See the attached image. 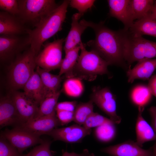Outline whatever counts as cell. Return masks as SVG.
<instances>
[{
  "instance_id": "cell-1",
  "label": "cell",
  "mask_w": 156,
  "mask_h": 156,
  "mask_svg": "<svg viewBox=\"0 0 156 156\" xmlns=\"http://www.w3.org/2000/svg\"><path fill=\"white\" fill-rule=\"evenodd\" d=\"M80 22L87 27L92 28L94 31L95 39L89 40L86 44L91 50L98 53L109 65L127 67L124 57L123 29L112 30L106 27L103 22L96 23L83 19Z\"/></svg>"
},
{
  "instance_id": "cell-2",
  "label": "cell",
  "mask_w": 156,
  "mask_h": 156,
  "mask_svg": "<svg viewBox=\"0 0 156 156\" xmlns=\"http://www.w3.org/2000/svg\"><path fill=\"white\" fill-rule=\"evenodd\" d=\"M70 1H64L34 29H28L27 35L30 48L36 56L44 42L62 29Z\"/></svg>"
},
{
  "instance_id": "cell-3",
  "label": "cell",
  "mask_w": 156,
  "mask_h": 156,
  "mask_svg": "<svg viewBox=\"0 0 156 156\" xmlns=\"http://www.w3.org/2000/svg\"><path fill=\"white\" fill-rule=\"evenodd\" d=\"M86 45L81 42V52L74 68L73 74L82 79L94 80L98 75L108 74L109 63L95 51H87Z\"/></svg>"
},
{
  "instance_id": "cell-4",
  "label": "cell",
  "mask_w": 156,
  "mask_h": 156,
  "mask_svg": "<svg viewBox=\"0 0 156 156\" xmlns=\"http://www.w3.org/2000/svg\"><path fill=\"white\" fill-rule=\"evenodd\" d=\"M36 55L29 47L18 55L11 63L8 73V84L12 90L23 88L37 66Z\"/></svg>"
},
{
  "instance_id": "cell-5",
  "label": "cell",
  "mask_w": 156,
  "mask_h": 156,
  "mask_svg": "<svg viewBox=\"0 0 156 156\" xmlns=\"http://www.w3.org/2000/svg\"><path fill=\"white\" fill-rule=\"evenodd\" d=\"M17 17L25 25L35 27L58 5L54 0H18Z\"/></svg>"
},
{
  "instance_id": "cell-6",
  "label": "cell",
  "mask_w": 156,
  "mask_h": 156,
  "mask_svg": "<svg viewBox=\"0 0 156 156\" xmlns=\"http://www.w3.org/2000/svg\"><path fill=\"white\" fill-rule=\"evenodd\" d=\"M123 30L124 57L129 65L144 59L156 57V42L134 36L128 30Z\"/></svg>"
},
{
  "instance_id": "cell-7",
  "label": "cell",
  "mask_w": 156,
  "mask_h": 156,
  "mask_svg": "<svg viewBox=\"0 0 156 156\" xmlns=\"http://www.w3.org/2000/svg\"><path fill=\"white\" fill-rule=\"evenodd\" d=\"M64 41V38H58L44 43L43 49L36 57L37 66L49 72L60 68L63 60L62 50Z\"/></svg>"
},
{
  "instance_id": "cell-8",
  "label": "cell",
  "mask_w": 156,
  "mask_h": 156,
  "mask_svg": "<svg viewBox=\"0 0 156 156\" xmlns=\"http://www.w3.org/2000/svg\"><path fill=\"white\" fill-rule=\"evenodd\" d=\"M90 100L108 116L115 124H119L121 118L117 114L115 95L108 87H99L93 89Z\"/></svg>"
},
{
  "instance_id": "cell-9",
  "label": "cell",
  "mask_w": 156,
  "mask_h": 156,
  "mask_svg": "<svg viewBox=\"0 0 156 156\" xmlns=\"http://www.w3.org/2000/svg\"><path fill=\"white\" fill-rule=\"evenodd\" d=\"M1 134L21 154L29 148L44 141L40 136L16 127L12 129H6Z\"/></svg>"
},
{
  "instance_id": "cell-10",
  "label": "cell",
  "mask_w": 156,
  "mask_h": 156,
  "mask_svg": "<svg viewBox=\"0 0 156 156\" xmlns=\"http://www.w3.org/2000/svg\"><path fill=\"white\" fill-rule=\"evenodd\" d=\"M29 45L30 47L28 36L23 38L21 35H0L1 62H6L11 60L14 56L16 57Z\"/></svg>"
},
{
  "instance_id": "cell-11",
  "label": "cell",
  "mask_w": 156,
  "mask_h": 156,
  "mask_svg": "<svg viewBox=\"0 0 156 156\" xmlns=\"http://www.w3.org/2000/svg\"><path fill=\"white\" fill-rule=\"evenodd\" d=\"M101 151L110 156H156V147L154 145L144 149L131 140L103 148Z\"/></svg>"
},
{
  "instance_id": "cell-12",
  "label": "cell",
  "mask_w": 156,
  "mask_h": 156,
  "mask_svg": "<svg viewBox=\"0 0 156 156\" xmlns=\"http://www.w3.org/2000/svg\"><path fill=\"white\" fill-rule=\"evenodd\" d=\"M61 125L56 112L37 118H33L15 127L40 136L48 134Z\"/></svg>"
},
{
  "instance_id": "cell-13",
  "label": "cell",
  "mask_w": 156,
  "mask_h": 156,
  "mask_svg": "<svg viewBox=\"0 0 156 156\" xmlns=\"http://www.w3.org/2000/svg\"><path fill=\"white\" fill-rule=\"evenodd\" d=\"M10 95L16 107L21 124L34 118L39 106L37 103L27 96L24 92L12 90Z\"/></svg>"
},
{
  "instance_id": "cell-14",
  "label": "cell",
  "mask_w": 156,
  "mask_h": 156,
  "mask_svg": "<svg viewBox=\"0 0 156 156\" xmlns=\"http://www.w3.org/2000/svg\"><path fill=\"white\" fill-rule=\"evenodd\" d=\"M91 129H87L77 124L61 128H56L47 135L54 141H61L73 144L81 143L86 136L90 135Z\"/></svg>"
},
{
  "instance_id": "cell-15",
  "label": "cell",
  "mask_w": 156,
  "mask_h": 156,
  "mask_svg": "<svg viewBox=\"0 0 156 156\" xmlns=\"http://www.w3.org/2000/svg\"><path fill=\"white\" fill-rule=\"evenodd\" d=\"M110 16L115 18L123 24L124 29L128 30L134 22L130 9V0H107Z\"/></svg>"
},
{
  "instance_id": "cell-16",
  "label": "cell",
  "mask_w": 156,
  "mask_h": 156,
  "mask_svg": "<svg viewBox=\"0 0 156 156\" xmlns=\"http://www.w3.org/2000/svg\"><path fill=\"white\" fill-rule=\"evenodd\" d=\"M21 124L16 107L10 94L1 97L0 100V129L13 125L17 126Z\"/></svg>"
},
{
  "instance_id": "cell-17",
  "label": "cell",
  "mask_w": 156,
  "mask_h": 156,
  "mask_svg": "<svg viewBox=\"0 0 156 156\" xmlns=\"http://www.w3.org/2000/svg\"><path fill=\"white\" fill-rule=\"evenodd\" d=\"M28 29L17 16L4 11H0V35H21L25 33L27 34Z\"/></svg>"
},
{
  "instance_id": "cell-18",
  "label": "cell",
  "mask_w": 156,
  "mask_h": 156,
  "mask_svg": "<svg viewBox=\"0 0 156 156\" xmlns=\"http://www.w3.org/2000/svg\"><path fill=\"white\" fill-rule=\"evenodd\" d=\"M156 69V59L145 58L138 62L131 69L127 72L128 82L132 83L136 79L144 80L149 79L150 77Z\"/></svg>"
},
{
  "instance_id": "cell-19",
  "label": "cell",
  "mask_w": 156,
  "mask_h": 156,
  "mask_svg": "<svg viewBox=\"0 0 156 156\" xmlns=\"http://www.w3.org/2000/svg\"><path fill=\"white\" fill-rule=\"evenodd\" d=\"M144 107H138V114L135 125L136 143L142 147L145 143L156 140V135L152 127L142 116Z\"/></svg>"
},
{
  "instance_id": "cell-20",
  "label": "cell",
  "mask_w": 156,
  "mask_h": 156,
  "mask_svg": "<svg viewBox=\"0 0 156 156\" xmlns=\"http://www.w3.org/2000/svg\"><path fill=\"white\" fill-rule=\"evenodd\" d=\"M80 18L78 13H75L72 16L71 27L65 39L64 50L65 53L82 42L81 36L88 27L79 22Z\"/></svg>"
},
{
  "instance_id": "cell-21",
  "label": "cell",
  "mask_w": 156,
  "mask_h": 156,
  "mask_svg": "<svg viewBox=\"0 0 156 156\" xmlns=\"http://www.w3.org/2000/svg\"><path fill=\"white\" fill-rule=\"evenodd\" d=\"M135 36L147 35L156 38V19L152 12L140 19L134 21L128 30Z\"/></svg>"
},
{
  "instance_id": "cell-22",
  "label": "cell",
  "mask_w": 156,
  "mask_h": 156,
  "mask_svg": "<svg viewBox=\"0 0 156 156\" xmlns=\"http://www.w3.org/2000/svg\"><path fill=\"white\" fill-rule=\"evenodd\" d=\"M25 94L39 105L45 98L44 88L39 75L35 71L24 86Z\"/></svg>"
},
{
  "instance_id": "cell-23",
  "label": "cell",
  "mask_w": 156,
  "mask_h": 156,
  "mask_svg": "<svg viewBox=\"0 0 156 156\" xmlns=\"http://www.w3.org/2000/svg\"><path fill=\"white\" fill-rule=\"evenodd\" d=\"M155 1L153 0H130V9L134 21L139 20L152 12Z\"/></svg>"
},
{
  "instance_id": "cell-24",
  "label": "cell",
  "mask_w": 156,
  "mask_h": 156,
  "mask_svg": "<svg viewBox=\"0 0 156 156\" xmlns=\"http://www.w3.org/2000/svg\"><path fill=\"white\" fill-rule=\"evenodd\" d=\"M80 50V44L65 53V57L63 59L60 68L59 75L61 76L65 74L67 78L74 77L73 70L79 57V53Z\"/></svg>"
},
{
  "instance_id": "cell-25",
  "label": "cell",
  "mask_w": 156,
  "mask_h": 156,
  "mask_svg": "<svg viewBox=\"0 0 156 156\" xmlns=\"http://www.w3.org/2000/svg\"><path fill=\"white\" fill-rule=\"evenodd\" d=\"M61 91L47 96L41 102L38 112L34 118H37L55 113L56 107Z\"/></svg>"
},
{
  "instance_id": "cell-26",
  "label": "cell",
  "mask_w": 156,
  "mask_h": 156,
  "mask_svg": "<svg viewBox=\"0 0 156 156\" xmlns=\"http://www.w3.org/2000/svg\"><path fill=\"white\" fill-rule=\"evenodd\" d=\"M152 95L148 86L140 85L132 90L131 98L133 103L138 107H144L149 103Z\"/></svg>"
},
{
  "instance_id": "cell-27",
  "label": "cell",
  "mask_w": 156,
  "mask_h": 156,
  "mask_svg": "<svg viewBox=\"0 0 156 156\" xmlns=\"http://www.w3.org/2000/svg\"><path fill=\"white\" fill-rule=\"evenodd\" d=\"M82 79L78 77H73L67 79L64 82L63 90L68 96L77 98L81 96L84 91V86Z\"/></svg>"
},
{
  "instance_id": "cell-28",
  "label": "cell",
  "mask_w": 156,
  "mask_h": 156,
  "mask_svg": "<svg viewBox=\"0 0 156 156\" xmlns=\"http://www.w3.org/2000/svg\"><path fill=\"white\" fill-rule=\"evenodd\" d=\"M114 123H106L95 128L94 135L99 141L107 143L113 140L115 138L116 130Z\"/></svg>"
},
{
  "instance_id": "cell-29",
  "label": "cell",
  "mask_w": 156,
  "mask_h": 156,
  "mask_svg": "<svg viewBox=\"0 0 156 156\" xmlns=\"http://www.w3.org/2000/svg\"><path fill=\"white\" fill-rule=\"evenodd\" d=\"M93 104L90 100L87 102L78 104L74 112L73 121L79 125H83L88 118L94 112Z\"/></svg>"
},
{
  "instance_id": "cell-30",
  "label": "cell",
  "mask_w": 156,
  "mask_h": 156,
  "mask_svg": "<svg viewBox=\"0 0 156 156\" xmlns=\"http://www.w3.org/2000/svg\"><path fill=\"white\" fill-rule=\"evenodd\" d=\"M52 141L49 140H44L39 145L35 146L28 153L22 154L21 156H53V153L50 150Z\"/></svg>"
},
{
  "instance_id": "cell-31",
  "label": "cell",
  "mask_w": 156,
  "mask_h": 156,
  "mask_svg": "<svg viewBox=\"0 0 156 156\" xmlns=\"http://www.w3.org/2000/svg\"><path fill=\"white\" fill-rule=\"evenodd\" d=\"M110 123H114L109 118L94 112L87 119L83 126L87 129H90L105 124Z\"/></svg>"
},
{
  "instance_id": "cell-32",
  "label": "cell",
  "mask_w": 156,
  "mask_h": 156,
  "mask_svg": "<svg viewBox=\"0 0 156 156\" xmlns=\"http://www.w3.org/2000/svg\"><path fill=\"white\" fill-rule=\"evenodd\" d=\"M22 154L1 134L0 156H21Z\"/></svg>"
},
{
  "instance_id": "cell-33",
  "label": "cell",
  "mask_w": 156,
  "mask_h": 156,
  "mask_svg": "<svg viewBox=\"0 0 156 156\" xmlns=\"http://www.w3.org/2000/svg\"><path fill=\"white\" fill-rule=\"evenodd\" d=\"M95 0H72L70 1V5L78 11V14L81 17L87 10L91 9Z\"/></svg>"
},
{
  "instance_id": "cell-34",
  "label": "cell",
  "mask_w": 156,
  "mask_h": 156,
  "mask_svg": "<svg viewBox=\"0 0 156 156\" xmlns=\"http://www.w3.org/2000/svg\"><path fill=\"white\" fill-rule=\"evenodd\" d=\"M0 8L2 11L17 16L19 13L18 0H0Z\"/></svg>"
},
{
  "instance_id": "cell-35",
  "label": "cell",
  "mask_w": 156,
  "mask_h": 156,
  "mask_svg": "<svg viewBox=\"0 0 156 156\" xmlns=\"http://www.w3.org/2000/svg\"><path fill=\"white\" fill-rule=\"evenodd\" d=\"M62 81L61 76L59 75H54L49 82L44 87L45 97L59 91Z\"/></svg>"
},
{
  "instance_id": "cell-36",
  "label": "cell",
  "mask_w": 156,
  "mask_h": 156,
  "mask_svg": "<svg viewBox=\"0 0 156 156\" xmlns=\"http://www.w3.org/2000/svg\"><path fill=\"white\" fill-rule=\"evenodd\" d=\"M56 115L61 125L67 124L74 120V112L64 110L56 111Z\"/></svg>"
},
{
  "instance_id": "cell-37",
  "label": "cell",
  "mask_w": 156,
  "mask_h": 156,
  "mask_svg": "<svg viewBox=\"0 0 156 156\" xmlns=\"http://www.w3.org/2000/svg\"><path fill=\"white\" fill-rule=\"evenodd\" d=\"M77 104V102L75 101L58 103L56 107V111L64 110L74 112Z\"/></svg>"
},
{
  "instance_id": "cell-38",
  "label": "cell",
  "mask_w": 156,
  "mask_h": 156,
  "mask_svg": "<svg viewBox=\"0 0 156 156\" xmlns=\"http://www.w3.org/2000/svg\"><path fill=\"white\" fill-rule=\"evenodd\" d=\"M148 111L151 118V126L156 135V106H152L151 107L148 109ZM154 145L156 146V140Z\"/></svg>"
},
{
  "instance_id": "cell-39",
  "label": "cell",
  "mask_w": 156,
  "mask_h": 156,
  "mask_svg": "<svg viewBox=\"0 0 156 156\" xmlns=\"http://www.w3.org/2000/svg\"><path fill=\"white\" fill-rule=\"evenodd\" d=\"M148 86L152 94L156 97V74L150 78Z\"/></svg>"
},
{
  "instance_id": "cell-40",
  "label": "cell",
  "mask_w": 156,
  "mask_h": 156,
  "mask_svg": "<svg viewBox=\"0 0 156 156\" xmlns=\"http://www.w3.org/2000/svg\"><path fill=\"white\" fill-rule=\"evenodd\" d=\"M90 153L87 149L83 150L81 153H77L74 152L69 153L66 151L64 152L62 156H88Z\"/></svg>"
},
{
  "instance_id": "cell-41",
  "label": "cell",
  "mask_w": 156,
  "mask_h": 156,
  "mask_svg": "<svg viewBox=\"0 0 156 156\" xmlns=\"http://www.w3.org/2000/svg\"><path fill=\"white\" fill-rule=\"evenodd\" d=\"M152 13L153 16L156 19V10L153 9L152 11Z\"/></svg>"
},
{
  "instance_id": "cell-42",
  "label": "cell",
  "mask_w": 156,
  "mask_h": 156,
  "mask_svg": "<svg viewBox=\"0 0 156 156\" xmlns=\"http://www.w3.org/2000/svg\"><path fill=\"white\" fill-rule=\"evenodd\" d=\"M153 9L156 10V1H155L153 7Z\"/></svg>"
},
{
  "instance_id": "cell-43",
  "label": "cell",
  "mask_w": 156,
  "mask_h": 156,
  "mask_svg": "<svg viewBox=\"0 0 156 156\" xmlns=\"http://www.w3.org/2000/svg\"><path fill=\"white\" fill-rule=\"evenodd\" d=\"M88 156H95V155L93 153H90Z\"/></svg>"
}]
</instances>
